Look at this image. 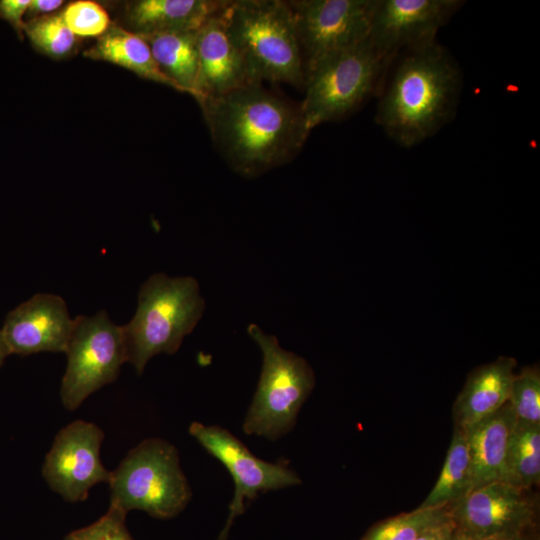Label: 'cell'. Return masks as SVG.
<instances>
[{
  "instance_id": "obj_4",
  "label": "cell",
  "mask_w": 540,
  "mask_h": 540,
  "mask_svg": "<svg viewBox=\"0 0 540 540\" xmlns=\"http://www.w3.org/2000/svg\"><path fill=\"white\" fill-rule=\"evenodd\" d=\"M204 310L195 278L150 276L140 287L134 316L122 326L127 362L141 375L153 356L176 353Z\"/></svg>"
},
{
  "instance_id": "obj_21",
  "label": "cell",
  "mask_w": 540,
  "mask_h": 540,
  "mask_svg": "<svg viewBox=\"0 0 540 540\" xmlns=\"http://www.w3.org/2000/svg\"><path fill=\"white\" fill-rule=\"evenodd\" d=\"M472 489L473 473L466 436L455 426L438 480L418 508L451 506Z\"/></svg>"
},
{
  "instance_id": "obj_22",
  "label": "cell",
  "mask_w": 540,
  "mask_h": 540,
  "mask_svg": "<svg viewBox=\"0 0 540 540\" xmlns=\"http://www.w3.org/2000/svg\"><path fill=\"white\" fill-rule=\"evenodd\" d=\"M505 482L530 490L540 482V425L516 421L507 457Z\"/></svg>"
},
{
  "instance_id": "obj_2",
  "label": "cell",
  "mask_w": 540,
  "mask_h": 540,
  "mask_svg": "<svg viewBox=\"0 0 540 540\" xmlns=\"http://www.w3.org/2000/svg\"><path fill=\"white\" fill-rule=\"evenodd\" d=\"M462 87L460 67L436 40L405 49L387 67L375 121L390 139L411 148L454 118Z\"/></svg>"
},
{
  "instance_id": "obj_25",
  "label": "cell",
  "mask_w": 540,
  "mask_h": 540,
  "mask_svg": "<svg viewBox=\"0 0 540 540\" xmlns=\"http://www.w3.org/2000/svg\"><path fill=\"white\" fill-rule=\"evenodd\" d=\"M507 402L518 422L540 425V371L538 366L524 367L519 374H515Z\"/></svg>"
},
{
  "instance_id": "obj_14",
  "label": "cell",
  "mask_w": 540,
  "mask_h": 540,
  "mask_svg": "<svg viewBox=\"0 0 540 540\" xmlns=\"http://www.w3.org/2000/svg\"><path fill=\"white\" fill-rule=\"evenodd\" d=\"M73 326L62 297L38 293L7 314L0 332L10 354L65 353Z\"/></svg>"
},
{
  "instance_id": "obj_29",
  "label": "cell",
  "mask_w": 540,
  "mask_h": 540,
  "mask_svg": "<svg viewBox=\"0 0 540 540\" xmlns=\"http://www.w3.org/2000/svg\"><path fill=\"white\" fill-rule=\"evenodd\" d=\"M456 529L450 512L425 529L416 540H452Z\"/></svg>"
},
{
  "instance_id": "obj_18",
  "label": "cell",
  "mask_w": 540,
  "mask_h": 540,
  "mask_svg": "<svg viewBox=\"0 0 540 540\" xmlns=\"http://www.w3.org/2000/svg\"><path fill=\"white\" fill-rule=\"evenodd\" d=\"M229 0H139L127 8L132 32L141 36L168 32H196Z\"/></svg>"
},
{
  "instance_id": "obj_19",
  "label": "cell",
  "mask_w": 540,
  "mask_h": 540,
  "mask_svg": "<svg viewBox=\"0 0 540 540\" xmlns=\"http://www.w3.org/2000/svg\"><path fill=\"white\" fill-rule=\"evenodd\" d=\"M84 56L121 66L142 78L184 93L162 72L145 39L122 27H109L97 42L84 52Z\"/></svg>"
},
{
  "instance_id": "obj_10",
  "label": "cell",
  "mask_w": 540,
  "mask_h": 540,
  "mask_svg": "<svg viewBox=\"0 0 540 540\" xmlns=\"http://www.w3.org/2000/svg\"><path fill=\"white\" fill-rule=\"evenodd\" d=\"M189 433L227 468L234 481V496L229 506L227 524L220 535L221 539L227 536L234 518L245 511V501L253 500L261 492L301 483L297 473L285 463H271L257 458L224 428L193 422Z\"/></svg>"
},
{
  "instance_id": "obj_20",
  "label": "cell",
  "mask_w": 540,
  "mask_h": 540,
  "mask_svg": "<svg viewBox=\"0 0 540 540\" xmlns=\"http://www.w3.org/2000/svg\"><path fill=\"white\" fill-rule=\"evenodd\" d=\"M197 32V31H196ZM196 32H168L141 36L162 72L197 102L198 56Z\"/></svg>"
},
{
  "instance_id": "obj_28",
  "label": "cell",
  "mask_w": 540,
  "mask_h": 540,
  "mask_svg": "<svg viewBox=\"0 0 540 540\" xmlns=\"http://www.w3.org/2000/svg\"><path fill=\"white\" fill-rule=\"evenodd\" d=\"M31 0H1L0 16L8 21L20 34L25 26L23 21Z\"/></svg>"
},
{
  "instance_id": "obj_1",
  "label": "cell",
  "mask_w": 540,
  "mask_h": 540,
  "mask_svg": "<svg viewBox=\"0 0 540 540\" xmlns=\"http://www.w3.org/2000/svg\"><path fill=\"white\" fill-rule=\"evenodd\" d=\"M215 148L238 174L256 177L290 162L310 130L300 104L251 83L199 104Z\"/></svg>"
},
{
  "instance_id": "obj_7",
  "label": "cell",
  "mask_w": 540,
  "mask_h": 540,
  "mask_svg": "<svg viewBox=\"0 0 540 540\" xmlns=\"http://www.w3.org/2000/svg\"><path fill=\"white\" fill-rule=\"evenodd\" d=\"M247 332L258 344L263 363L243 431L278 439L294 427L300 408L314 388V372L304 358L284 350L276 336L266 334L257 324H250Z\"/></svg>"
},
{
  "instance_id": "obj_31",
  "label": "cell",
  "mask_w": 540,
  "mask_h": 540,
  "mask_svg": "<svg viewBox=\"0 0 540 540\" xmlns=\"http://www.w3.org/2000/svg\"><path fill=\"white\" fill-rule=\"evenodd\" d=\"M534 531L535 530L502 535V536L488 538L485 540H536V537L533 534Z\"/></svg>"
},
{
  "instance_id": "obj_23",
  "label": "cell",
  "mask_w": 540,
  "mask_h": 540,
  "mask_svg": "<svg viewBox=\"0 0 540 540\" xmlns=\"http://www.w3.org/2000/svg\"><path fill=\"white\" fill-rule=\"evenodd\" d=\"M448 507L417 508L374 525L362 540H416L430 525L449 512Z\"/></svg>"
},
{
  "instance_id": "obj_16",
  "label": "cell",
  "mask_w": 540,
  "mask_h": 540,
  "mask_svg": "<svg viewBox=\"0 0 540 540\" xmlns=\"http://www.w3.org/2000/svg\"><path fill=\"white\" fill-rule=\"evenodd\" d=\"M515 368L514 358L500 357L471 372L453 407L455 426L465 430L507 403Z\"/></svg>"
},
{
  "instance_id": "obj_27",
  "label": "cell",
  "mask_w": 540,
  "mask_h": 540,
  "mask_svg": "<svg viewBox=\"0 0 540 540\" xmlns=\"http://www.w3.org/2000/svg\"><path fill=\"white\" fill-rule=\"evenodd\" d=\"M125 517L124 512L109 506L97 521L71 532L65 540H133L126 528Z\"/></svg>"
},
{
  "instance_id": "obj_3",
  "label": "cell",
  "mask_w": 540,
  "mask_h": 540,
  "mask_svg": "<svg viewBox=\"0 0 540 540\" xmlns=\"http://www.w3.org/2000/svg\"><path fill=\"white\" fill-rule=\"evenodd\" d=\"M223 15L252 83L304 87L305 62L288 1L229 0Z\"/></svg>"
},
{
  "instance_id": "obj_26",
  "label": "cell",
  "mask_w": 540,
  "mask_h": 540,
  "mask_svg": "<svg viewBox=\"0 0 540 540\" xmlns=\"http://www.w3.org/2000/svg\"><path fill=\"white\" fill-rule=\"evenodd\" d=\"M75 36L100 37L110 27V17L105 8L91 0L69 3L60 14Z\"/></svg>"
},
{
  "instance_id": "obj_13",
  "label": "cell",
  "mask_w": 540,
  "mask_h": 540,
  "mask_svg": "<svg viewBox=\"0 0 540 540\" xmlns=\"http://www.w3.org/2000/svg\"><path fill=\"white\" fill-rule=\"evenodd\" d=\"M465 4L462 0H376L368 39L383 56L436 40L438 31Z\"/></svg>"
},
{
  "instance_id": "obj_24",
  "label": "cell",
  "mask_w": 540,
  "mask_h": 540,
  "mask_svg": "<svg viewBox=\"0 0 540 540\" xmlns=\"http://www.w3.org/2000/svg\"><path fill=\"white\" fill-rule=\"evenodd\" d=\"M23 31L41 52L54 57L66 56L74 48L76 37L61 15H46L26 23Z\"/></svg>"
},
{
  "instance_id": "obj_32",
  "label": "cell",
  "mask_w": 540,
  "mask_h": 540,
  "mask_svg": "<svg viewBox=\"0 0 540 540\" xmlns=\"http://www.w3.org/2000/svg\"><path fill=\"white\" fill-rule=\"evenodd\" d=\"M452 540H482L456 526Z\"/></svg>"
},
{
  "instance_id": "obj_9",
  "label": "cell",
  "mask_w": 540,
  "mask_h": 540,
  "mask_svg": "<svg viewBox=\"0 0 540 540\" xmlns=\"http://www.w3.org/2000/svg\"><path fill=\"white\" fill-rule=\"evenodd\" d=\"M306 68L319 58L368 38L376 0H291Z\"/></svg>"
},
{
  "instance_id": "obj_11",
  "label": "cell",
  "mask_w": 540,
  "mask_h": 540,
  "mask_svg": "<svg viewBox=\"0 0 540 540\" xmlns=\"http://www.w3.org/2000/svg\"><path fill=\"white\" fill-rule=\"evenodd\" d=\"M103 439L93 422L75 420L64 426L44 459L42 475L48 486L73 503L86 500L94 485L108 483L111 471L100 457Z\"/></svg>"
},
{
  "instance_id": "obj_12",
  "label": "cell",
  "mask_w": 540,
  "mask_h": 540,
  "mask_svg": "<svg viewBox=\"0 0 540 540\" xmlns=\"http://www.w3.org/2000/svg\"><path fill=\"white\" fill-rule=\"evenodd\" d=\"M526 490L494 481L471 490L449 508L456 526L485 540L536 529V502Z\"/></svg>"
},
{
  "instance_id": "obj_5",
  "label": "cell",
  "mask_w": 540,
  "mask_h": 540,
  "mask_svg": "<svg viewBox=\"0 0 540 540\" xmlns=\"http://www.w3.org/2000/svg\"><path fill=\"white\" fill-rule=\"evenodd\" d=\"M390 61L367 38L309 65L300 103L308 129L342 120L376 97Z\"/></svg>"
},
{
  "instance_id": "obj_33",
  "label": "cell",
  "mask_w": 540,
  "mask_h": 540,
  "mask_svg": "<svg viewBox=\"0 0 540 540\" xmlns=\"http://www.w3.org/2000/svg\"><path fill=\"white\" fill-rule=\"evenodd\" d=\"M8 355H10L9 350L0 332V367L2 366L4 360L6 359Z\"/></svg>"
},
{
  "instance_id": "obj_30",
  "label": "cell",
  "mask_w": 540,
  "mask_h": 540,
  "mask_svg": "<svg viewBox=\"0 0 540 540\" xmlns=\"http://www.w3.org/2000/svg\"><path fill=\"white\" fill-rule=\"evenodd\" d=\"M62 4L61 0H31L26 15L32 20L55 11Z\"/></svg>"
},
{
  "instance_id": "obj_15",
  "label": "cell",
  "mask_w": 540,
  "mask_h": 540,
  "mask_svg": "<svg viewBox=\"0 0 540 540\" xmlns=\"http://www.w3.org/2000/svg\"><path fill=\"white\" fill-rule=\"evenodd\" d=\"M224 8L196 32L199 104L207 97L220 96L252 83L243 58L228 33Z\"/></svg>"
},
{
  "instance_id": "obj_17",
  "label": "cell",
  "mask_w": 540,
  "mask_h": 540,
  "mask_svg": "<svg viewBox=\"0 0 540 540\" xmlns=\"http://www.w3.org/2000/svg\"><path fill=\"white\" fill-rule=\"evenodd\" d=\"M516 421L507 402L492 415L462 430L471 459L473 489L505 481L508 445Z\"/></svg>"
},
{
  "instance_id": "obj_8",
  "label": "cell",
  "mask_w": 540,
  "mask_h": 540,
  "mask_svg": "<svg viewBox=\"0 0 540 540\" xmlns=\"http://www.w3.org/2000/svg\"><path fill=\"white\" fill-rule=\"evenodd\" d=\"M67 366L60 386L63 406L73 411L84 400L114 382L127 362L122 326L105 310L93 316H78L65 350Z\"/></svg>"
},
{
  "instance_id": "obj_6",
  "label": "cell",
  "mask_w": 540,
  "mask_h": 540,
  "mask_svg": "<svg viewBox=\"0 0 540 540\" xmlns=\"http://www.w3.org/2000/svg\"><path fill=\"white\" fill-rule=\"evenodd\" d=\"M110 505L167 519L179 514L192 493L176 448L159 438L143 440L111 471Z\"/></svg>"
}]
</instances>
